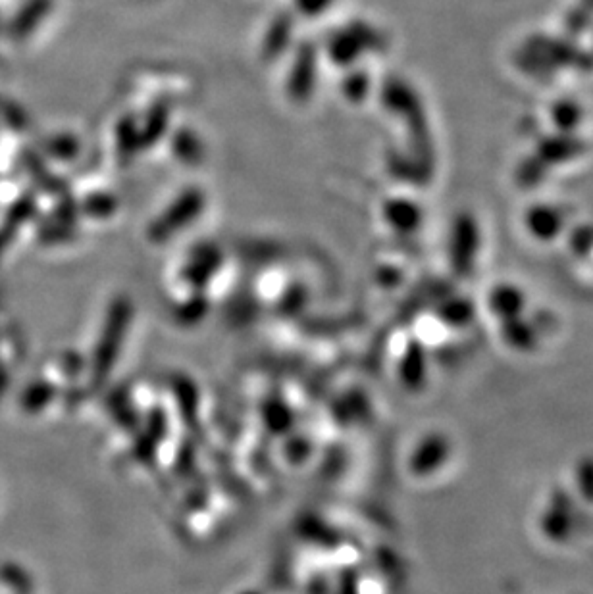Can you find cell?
<instances>
[{
	"mask_svg": "<svg viewBox=\"0 0 593 594\" xmlns=\"http://www.w3.org/2000/svg\"><path fill=\"white\" fill-rule=\"evenodd\" d=\"M376 35L366 25L351 24L337 29L328 41V56L336 66H351L362 56L364 50L372 49Z\"/></svg>",
	"mask_w": 593,
	"mask_h": 594,
	"instance_id": "cell-1",
	"label": "cell"
},
{
	"mask_svg": "<svg viewBox=\"0 0 593 594\" xmlns=\"http://www.w3.org/2000/svg\"><path fill=\"white\" fill-rule=\"evenodd\" d=\"M205 193L201 189H185L178 198L164 210V214L153 225L155 237H168L193 222L205 208Z\"/></svg>",
	"mask_w": 593,
	"mask_h": 594,
	"instance_id": "cell-2",
	"label": "cell"
},
{
	"mask_svg": "<svg viewBox=\"0 0 593 594\" xmlns=\"http://www.w3.org/2000/svg\"><path fill=\"white\" fill-rule=\"evenodd\" d=\"M318 79V52L312 45L297 50L287 75V95L293 102H307L314 95Z\"/></svg>",
	"mask_w": 593,
	"mask_h": 594,
	"instance_id": "cell-3",
	"label": "cell"
},
{
	"mask_svg": "<svg viewBox=\"0 0 593 594\" xmlns=\"http://www.w3.org/2000/svg\"><path fill=\"white\" fill-rule=\"evenodd\" d=\"M293 37V22L287 14H280L268 25V31L262 41V56L264 60H276V56L284 54Z\"/></svg>",
	"mask_w": 593,
	"mask_h": 594,
	"instance_id": "cell-4",
	"label": "cell"
},
{
	"mask_svg": "<svg viewBox=\"0 0 593 594\" xmlns=\"http://www.w3.org/2000/svg\"><path fill=\"white\" fill-rule=\"evenodd\" d=\"M51 10V0H29L24 4V8L16 14L12 22V33L14 37L24 39L37 25L45 20V16Z\"/></svg>",
	"mask_w": 593,
	"mask_h": 594,
	"instance_id": "cell-5",
	"label": "cell"
},
{
	"mask_svg": "<svg viewBox=\"0 0 593 594\" xmlns=\"http://www.w3.org/2000/svg\"><path fill=\"white\" fill-rule=\"evenodd\" d=\"M168 129V110L164 106H155L139 124V133H141V145L151 147L162 139V135Z\"/></svg>",
	"mask_w": 593,
	"mask_h": 594,
	"instance_id": "cell-6",
	"label": "cell"
},
{
	"mask_svg": "<svg viewBox=\"0 0 593 594\" xmlns=\"http://www.w3.org/2000/svg\"><path fill=\"white\" fill-rule=\"evenodd\" d=\"M174 150L176 156L187 164H197L203 158V143L191 129H181L176 133Z\"/></svg>",
	"mask_w": 593,
	"mask_h": 594,
	"instance_id": "cell-7",
	"label": "cell"
},
{
	"mask_svg": "<svg viewBox=\"0 0 593 594\" xmlns=\"http://www.w3.org/2000/svg\"><path fill=\"white\" fill-rule=\"evenodd\" d=\"M118 149L120 154L131 158L141 150V133H139V124L133 118H124V122L118 125Z\"/></svg>",
	"mask_w": 593,
	"mask_h": 594,
	"instance_id": "cell-8",
	"label": "cell"
},
{
	"mask_svg": "<svg viewBox=\"0 0 593 594\" xmlns=\"http://www.w3.org/2000/svg\"><path fill=\"white\" fill-rule=\"evenodd\" d=\"M293 2H295V8L307 18H318L326 14V10H330V6L334 4V0H293Z\"/></svg>",
	"mask_w": 593,
	"mask_h": 594,
	"instance_id": "cell-9",
	"label": "cell"
},
{
	"mask_svg": "<svg viewBox=\"0 0 593 594\" xmlns=\"http://www.w3.org/2000/svg\"><path fill=\"white\" fill-rule=\"evenodd\" d=\"M368 91V79L366 75H362V72L351 75L345 79V95L349 99L361 100Z\"/></svg>",
	"mask_w": 593,
	"mask_h": 594,
	"instance_id": "cell-10",
	"label": "cell"
},
{
	"mask_svg": "<svg viewBox=\"0 0 593 594\" xmlns=\"http://www.w3.org/2000/svg\"><path fill=\"white\" fill-rule=\"evenodd\" d=\"M114 197L112 195H91V198L85 202L89 214L99 216V214H112L114 210Z\"/></svg>",
	"mask_w": 593,
	"mask_h": 594,
	"instance_id": "cell-11",
	"label": "cell"
},
{
	"mask_svg": "<svg viewBox=\"0 0 593 594\" xmlns=\"http://www.w3.org/2000/svg\"><path fill=\"white\" fill-rule=\"evenodd\" d=\"M58 147H52V152L58 158H72L78 152V141L74 137H58L52 141Z\"/></svg>",
	"mask_w": 593,
	"mask_h": 594,
	"instance_id": "cell-12",
	"label": "cell"
}]
</instances>
